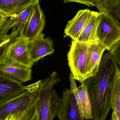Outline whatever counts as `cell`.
Instances as JSON below:
<instances>
[{
    "mask_svg": "<svg viewBox=\"0 0 120 120\" xmlns=\"http://www.w3.org/2000/svg\"><path fill=\"white\" fill-rule=\"evenodd\" d=\"M118 65L109 52L103 54L97 72L84 82L92 106L91 120H105L112 109V98Z\"/></svg>",
    "mask_w": 120,
    "mask_h": 120,
    "instance_id": "1",
    "label": "cell"
},
{
    "mask_svg": "<svg viewBox=\"0 0 120 120\" xmlns=\"http://www.w3.org/2000/svg\"><path fill=\"white\" fill-rule=\"evenodd\" d=\"M60 81L55 71L45 79L41 80L38 89V99L36 106L38 120H54L57 117L61 98L53 88Z\"/></svg>",
    "mask_w": 120,
    "mask_h": 120,
    "instance_id": "2",
    "label": "cell"
},
{
    "mask_svg": "<svg viewBox=\"0 0 120 120\" xmlns=\"http://www.w3.org/2000/svg\"><path fill=\"white\" fill-rule=\"evenodd\" d=\"M90 44L72 40L68 54V65L74 79L83 83L87 78V68Z\"/></svg>",
    "mask_w": 120,
    "mask_h": 120,
    "instance_id": "3",
    "label": "cell"
},
{
    "mask_svg": "<svg viewBox=\"0 0 120 120\" xmlns=\"http://www.w3.org/2000/svg\"><path fill=\"white\" fill-rule=\"evenodd\" d=\"M100 13L101 17L97 29L98 41L109 51L120 41V26L109 13Z\"/></svg>",
    "mask_w": 120,
    "mask_h": 120,
    "instance_id": "4",
    "label": "cell"
},
{
    "mask_svg": "<svg viewBox=\"0 0 120 120\" xmlns=\"http://www.w3.org/2000/svg\"><path fill=\"white\" fill-rule=\"evenodd\" d=\"M41 80L26 86V90L21 95L5 104L0 106V120H5L11 113L27 108L38 96V89Z\"/></svg>",
    "mask_w": 120,
    "mask_h": 120,
    "instance_id": "5",
    "label": "cell"
},
{
    "mask_svg": "<svg viewBox=\"0 0 120 120\" xmlns=\"http://www.w3.org/2000/svg\"><path fill=\"white\" fill-rule=\"evenodd\" d=\"M27 41L23 34H19L9 42L5 58L31 68L34 64L30 58Z\"/></svg>",
    "mask_w": 120,
    "mask_h": 120,
    "instance_id": "6",
    "label": "cell"
},
{
    "mask_svg": "<svg viewBox=\"0 0 120 120\" xmlns=\"http://www.w3.org/2000/svg\"><path fill=\"white\" fill-rule=\"evenodd\" d=\"M71 90L75 96L81 117L84 120H91L92 117V106L87 86L85 82L77 87L75 79L70 74Z\"/></svg>",
    "mask_w": 120,
    "mask_h": 120,
    "instance_id": "7",
    "label": "cell"
},
{
    "mask_svg": "<svg viewBox=\"0 0 120 120\" xmlns=\"http://www.w3.org/2000/svg\"><path fill=\"white\" fill-rule=\"evenodd\" d=\"M26 86L0 71V104H4L24 93Z\"/></svg>",
    "mask_w": 120,
    "mask_h": 120,
    "instance_id": "8",
    "label": "cell"
},
{
    "mask_svg": "<svg viewBox=\"0 0 120 120\" xmlns=\"http://www.w3.org/2000/svg\"><path fill=\"white\" fill-rule=\"evenodd\" d=\"M57 117L59 120H84L81 117L74 94L66 89L61 98Z\"/></svg>",
    "mask_w": 120,
    "mask_h": 120,
    "instance_id": "9",
    "label": "cell"
},
{
    "mask_svg": "<svg viewBox=\"0 0 120 120\" xmlns=\"http://www.w3.org/2000/svg\"><path fill=\"white\" fill-rule=\"evenodd\" d=\"M46 19L39 1L35 4L32 14L27 24L23 35L28 41L36 39L43 32Z\"/></svg>",
    "mask_w": 120,
    "mask_h": 120,
    "instance_id": "10",
    "label": "cell"
},
{
    "mask_svg": "<svg viewBox=\"0 0 120 120\" xmlns=\"http://www.w3.org/2000/svg\"><path fill=\"white\" fill-rule=\"evenodd\" d=\"M27 46L31 60L34 64L54 52L53 41L49 38H44L41 34L36 39L27 41Z\"/></svg>",
    "mask_w": 120,
    "mask_h": 120,
    "instance_id": "11",
    "label": "cell"
},
{
    "mask_svg": "<svg viewBox=\"0 0 120 120\" xmlns=\"http://www.w3.org/2000/svg\"><path fill=\"white\" fill-rule=\"evenodd\" d=\"M94 12L87 9L79 10L73 18L68 22L64 31L66 36L70 37L72 40L76 41Z\"/></svg>",
    "mask_w": 120,
    "mask_h": 120,
    "instance_id": "12",
    "label": "cell"
},
{
    "mask_svg": "<svg viewBox=\"0 0 120 120\" xmlns=\"http://www.w3.org/2000/svg\"><path fill=\"white\" fill-rule=\"evenodd\" d=\"M0 71L22 83L32 79L31 68L5 58L0 63Z\"/></svg>",
    "mask_w": 120,
    "mask_h": 120,
    "instance_id": "13",
    "label": "cell"
},
{
    "mask_svg": "<svg viewBox=\"0 0 120 120\" xmlns=\"http://www.w3.org/2000/svg\"><path fill=\"white\" fill-rule=\"evenodd\" d=\"M35 5L29 6L22 11L8 18L1 25L0 34H8L11 29H16L23 34L27 24L32 14Z\"/></svg>",
    "mask_w": 120,
    "mask_h": 120,
    "instance_id": "14",
    "label": "cell"
},
{
    "mask_svg": "<svg viewBox=\"0 0 120 120\" xmlns=\"http://www.w3.org/2000/svg\"><path fill=\"white\" fill-rule=\"evenodd\" d=\"M106 49L99 42L90 44L87 57V78L98 71L103 55Z\"/></svg>",
    "mask_w": 120,
    "mask_h": 120,
    "instance_id": "15",
    "label": "cell"
},
{
    "mask_svg": "<svg viewBox=\"0 0 120 120\" xmlns=\"http://www.w3.org/2000/svg\"><path fill=\"white\" fill-rule=\"evenodd\" d=\"M39 0H0V13L8 18L22 11Z\"/></svg>",
    "mask_w": 120,
    "mask_h": 120,
    "instance_id": "16",
    "label": "cell"
},
{
    "mask_svg": "<svg viewBox=\"0 0 120 120\" xmlns=\"http://www.w3.org/2000/svg\"><path fill=\"white\" fill-rule=\"evenodd\" d=\"M101 17V13L94 11L86 26L76 41L88 44L98 42L97 29Z\"/></svg>",
    "mask_w": 120,
    "mask_h": 120,
    "instance_id": "17",
    "label": "cell"
},
{
    "mask_svg": "<svg viewBox=\"0 0 120 120\" xmlns=\"http://www.w3.org/2000/svg\"><path fill=\"white\" fill-rule=\"evenodd\" d=\"M99 13L106 12L114 18L120 26V0H107L96 6Z\"/></svg>",
    "mask_w": 120,
    "mask_h": 120,
    "instance_id": "18",
    "label": "cell"
},
{
    "mask_svg": "<svg viewBox=\"0 0 120 120\" xmlns=\"http://www.w3.org/2000/svg\"><path fill=\"white\" fill-rule=\"evenodd\" d=\"M118 69L116 77L112 98L113 112L111 120H120V74Z\"/></svg>",
    "mask_w": 120,
    "mask_h": 120,
    "instance_id": "19",
    "label": "cell"
},
{
    "mask_svg": "<svg viewBox=\"0 0 120 120\" xmlns=\"http://www.w3.org/2000/svg\"><path fill=\"white\" fill-rule=\"evenodd\" d=\"M37 99L24 111L19 120H35L37 116V112L36 108Z\"/></svg>",
    "mask_w": 120,
    "mask_h": 120,
    "instance_id": "20",
    "label": "cell"
},
{
    "mask_svg": "<svg viewBox=\"0 0 120 120\" xmlns=\"http://www.w3.org/2000/svg\"><path fill=\"white\" fill-rule=\"evenodd\" d=\"M19 32L16 29H12V31L10 34H0V46L4 44L10 42L15 37L18 36Z\"/></svg>",
    "mask_w": 120,
    "mask_h": 120,
    "instance_id": "21",
    "label": "cell"
},
{
    "mask_svg": "<svg viewBox=\"0 0 120 120\" xmlns=\"http://www.w3.org/2000/svg\"><path fill=\"white\" fill-rule=\"evenodd\" d=\"M107 0H63L64 3L76 2L86 5L89 7H96L98 4Z\"/></svg>",
    "mask_w": 120,
    "mask_h": 120,
    "instance_id": "22",
    "label": "cell"
},
{
    "mask_svg": "<svg viewBox=\"0 0 120 120\" xmlns=\"http://www.w3.org/2000/svg\"><path fill=\"white\" fill-rule=\"evenodd\" d=\"M109 52L120 68V41L113 46Z\"/></svg>",
    "mask_w": 120,
    "mask_h": 120,
    "instance_id": "23",
    "label": "cell"
},
{
    "mask_svg": "<svg viewBox=\"0 0 120 120\" xmlns=\"http://www.w3.org/2000/svg\"><path fill=\"white\" fill-rule=\"evenodd\" d=\"M27 108L22 110H19L8 115L5 120H19L24 111Z\"/></svg>",
    "mask_w": 120,
    "mask_h": 120,
    "instance_id": "24",
    "label": "cell"
},
{
    "mask_svg": "<svg viewBox=\"0 0 120 120\" xmlns=\"http://www.w3.org/2000/svg\"><path fill=\"white\" fill-rule=\"evenodd\" d=\"M9 42L4 44L0 46V63L5 59L6 52Z\"/></svg>",
    "mask_w": 120,
    "mask_h": 120,
    "instance_id": "25",
    "label": "cell"
},
{
    "mask_svg": "<svg viewBox=\"0 0 120 120\" xmlns=\"http://www.w3.org/2000/svg\"><path fill=\"white\" fill-rule=\"evenodd\" d=\"M8 18V17L0 13V26L3 24V23Z\"/></svg>",
    "mask_w": 120,
    "mask_h": 120,
    "instance_id": "26",
    "label": "cell"
},
{
    "mask_svg": "<svg viewBox=\"0 0 120 120\" xmlns=\"http://www.w3.org/2000/svg\"><path fill=\"white\" fill-rule=\"evenodd\" d=\"M35 120H38V113H37V116L36 118V119H35Z\"/></svg>",
    "mask_w": 120,
    "mask_h": 120,
    "instance_id": "27",
    "label": "cell"
},
{
    "mask_svg": "<svg viewBox=\"0 0 120 120\" xmlns=\"http://www.w3.org/2000/svg\"><path fill=\"white\" fill-rule=\"evenodd\" d=\"M4 105V104H0V106L2 105Z\"/></svg>",
    "mask_w": 120,
    "mask_h": 120,
    "instance_id": "28",
    "label": "cell"
},
{
    "mask_svg": "<svg viewBox=\"0 0 120 120\" xmlns=\"http://www.w3.org/2000/svg\"><path fill=\"white\" fill-rule=\"evenodd\" d=\"M119 71H120V69H119Z\"/></svg>",
    "mask_w": 120,
    "mask_h": 120,
    "instance_id": "29",
    "label": "cell"
},
{
    "mask_svg": "<svg viewBox=\"0 0 120 120\" xmlns=\"http://www.w3.org/2000/svg\"><path fill=\"white\" fill-rule=\"evenodd\" d=\"M1 25H0V27H1Z\"/></svg>",
    "mask_w": 120,
    "mask_h": 120,
    "instance_id": "30",
    "label": "cell"
}]
</instances>
